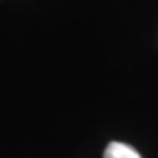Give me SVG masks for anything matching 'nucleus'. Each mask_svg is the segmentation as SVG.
<instances>
[{
	"label": "nucleus",
	"mask_w": 158,
	"mask_h": 158,
	"mask_svg": "<svg viewBox=\"0 0 158 158\" xmlns=\"http://www.w3.org/2000/svg\"><path fill=\"white\" fill-rule=\"evenodd\" d=\"M103 158H140L139 152L121 142H111L105 148Z\"/></svg>",
	"instance_id": "nucleus-1"
}]
</instances>
